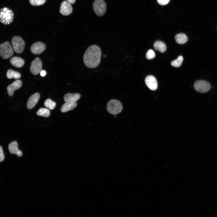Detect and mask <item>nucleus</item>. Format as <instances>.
<instances>
[{"instance_id":"f257e3e1","label":"nucleus","mask_w":217,"mask_h":217,"mask_svg":"<svg viewBox=\"0 0 217 217\" xmlns=\"http://www.w3.org/2000/svg\"><path fill=\"white\" fill-rule=\"evenodd\" d=\"M101 55V50L98 46L96 45L90 46L87 49L84 55V63L88 68H95L100 63Z\"/></svg>"},{"instance_id":"f03ea898","label":"nucleus","mask_w":217,"mask_h":217,"mask_svg":"<svg viewBox=\"0 0 217 217\" xmlns=\"http://www.w3.org/2000/svg\"><path fill=\"white\" fill-rule=\"evenodd\" d=\"M122 105L121 103L116 99H112L107 103V109L111 114L116 115L120 113L122 110Z\"/></svg>"},{"instance_id":"7ed1b4c3","label":"nucleus","mask_w":217,"mask_h":217,"mask_svg":"<svg viewBox=\"0 0 217 217\" xmlns=\"http://www.w3.org/2000/svg\"><path fill=\"white\" fill-rule=\"evenodd\" d=\"M13 13L12 11L7 8L5 7L1 9L0 21L2 24H9L13 21Z\"/></svg>"},{"instance_id":"20e7f679","label":"nucleus","mask_w":217,"mask_h":217,"mask_svg":"<svg viewBox=\"0 0 217 217\" xmlns=\"http://www.w3.org/2000/svg\"><path fill=\"white\" fill-rule=\"evenodd\" d=\"M13 51L10 43L8 41L0 44V56L4 59H7L13 55Z\"/></svg>"},{"instance_id":"39448f33","label":"nucleus","mask_w":217,"mask_h":217,"mask_svg":"<svg viewBox=\"0 0 217 217\" xmlns=\"http://www.w3.org/2000/svg\"><path fill=\"white\" fill-rule=\"evenodd\" d=\"M11 42L14 51L17 54L22 53L24 50L25 43L20 36H15L12 39Z\"/></svg>"},{"instance_id":"423d86ee","label":"nucleus","mask_w":217,"mask_h":217,"mask_svg":"<svg viewBox=\"0 0 217 217\" xmlns=\"http://www.w3.org/2000/svg\"><path fill=\"white\" fill-rule=\"evenodd\" d=\"M93 8L94 11L97 16H102L106 12V3L103 0H95L93 4Z\"/></svg>"},{"instance_id":"0eeeda50","label":"nucleus","mask_w":217,"mask_h":217,"mask_svg":"<svg viewBox=\"0 0 217 217\" xmlns=\"http://www.w3.org/2000/svg\"><path fill=\"white\" fill-rule=\"evenodd\" d=\"M194 87L197 92L204 93L208 92L211 88V85L208 82L203 80H199L194 83Z\"/></svg>"},{"instance_id":"6e6552de","label":"nucleus","mask_w":217,"mask_h":217,"mask_svg":"<svg viewBox=\"0 0 217 217\" xmlns=\"http://www.w3.org/2000/svg\"><path fill=\"white\" fill-rule=\"evenodd\" d=\"M42 67V62L39 58H36L31 63L30 67V72L36 75L40 72Z\"/></svg>"},{"instance_id":"1a4fd4ad","label":"nucleus","mask_w":217,"mask_h":217,"mask_svg":"<svg viewBox=\"0 0 217 217\" xmlns=\"http://www.w3.org/2000/svg\"><path fill=\"white\" fill-rule=\"evenodd\" d=\"M46 45L44 43L38 42L34 43L30 47L31 52L35 55H39L46 49Z\"/></svg>"},{"instance_id":"9d476101","label":"nucleus","mask_w":217,"mask_h":217,"mask_svg":"<svg viewBox=\"0 0 217 217\" xmlns=\"http://www.w3.org/2000/svg\"><path fill=\"white\" fill-rule=\"evenodd\" d=\"M72 7L70 3L68 1H63L61 5L60 12L62 14L65 16L69 15L72 11Z\"/></svg>"},{"instance_id":"9b49d317","label":"nucleus","mask_w":217,"mask_h":217,"mask_svg":"<svg viewBox=\"0 0 217 217\" xmlns=\"http://www.w3.org/2000/svg\"><path fill=\"white\" fill-rule=\"evenodd\" d=\"M145 83L147 86L151 90H155L157 88L158 84L155 78L153 76L149 75L145 79Z\"/></svg>"},{"instance_id":"f8f14e48","label":"nucleus","mask_w":217,"mask_h":217,"mask_svg":"<svg viewBox=\"0 0 217 217\" xmlns=\"http://www.w3.org/2000/svg\"><path fill=\"white\" fill-rule=\"evenodd\" d=\"M22 86V82L20 80L14 81L7 87L8 93V95L11 96L13 95L14 92L20 88Z\"/></svg>"},{"instance_id":"ddd939ff","label":"nucleus","mask_w":217,"mask_h":217,"mask_svg":"<svg viewBox=\"0 0 217 217\" xmlns=\"http://www.w3.org/2000/svg\"><path fill=\"white\" fill-rule=\"evenodd\" d=\"M40 98L39 93H36L31 95L28 99L27 104L28 109H30L35 105Z\"/></svg>"},{"instance_id":"4468645a","label":"nucleus","mask_w":217,"mask_h":217,"mask_svg":"<svg viewBox=\"0 0 217 217\" xmlns=\"http://www.w3.org/2000/svg\"><path fill=\"white\" fill-rule=\"evenodd\" d=\"M8 148L11 153L16 154L19 157L22 156V153L18 149V143L17 141H14L8 145Z\"/></svg>"},{"instance_id":"2eb2a0df","label":"nucleus","mask_w":217,"mask_h":217,"mask_svg":"<svg viewBox=\"0 0 217 217\" xmlns=\"http://www.w3.org/2000/svg\"><path fill=\"white\" fill-rule=\"evenodd\" d=\"M80 97V94L78 93H68L64 95V99L65 102H74L79 100Z\"/></svg>"},{"instance_id":"dca6fc26","label":"nucleus","mask_w":217,"mask_h":217,"mask_svg":"<svg viewBox=\"0 0 217 217\" xmlns=\"http://www.w3.org/2000/svg\"><path fill=\"white\" fill-rule=\"evenodd\" d=\"M10 62L13 66L17 68H20L24 64V61L20 57L15 56L10 59Z\"/></svg>"},{"instance_id":"f3484780","label":"nucleus","mask_w":217,"mask_h":217,"mask_svg":"<svg viewBox=\"0 0 217 217\" xmlns=\"http://www.w3.org/2000/svg\"><path fill=\"white\" fill-rule=\"evenodd\" d=\"M77 105L76 102H67L61 106V111L62 112H65L73 109Z\"/></svg>"},{"instance_id":"a211bd4d","label":"nucleus","mask_w":217,"mask_h":217,"mask_svg":"<svg viewBox=\"0 0 217 217\" xmlns=\"http://www.w3.org/2000/svg\"><path fill=\"white\" fill-rule=\"evenodd\" d=\"M176 42L179 44H184L187 42L188 39L187 36L184 33H179L175 36Z\"/></svg>"},{"instance_id":"6ab92c4d","label":"nucleus","mask_w":217,"mask_h":217,"mask_svg":"<svg viewBox=\"0 0 217 217\" xmlns=\"http://www.w3.org/2000/svg\"><path fill=\"white\" fill-rule=\"evenodd\" d=\"M154 47L156 50H158L162 53L165 52L166 49L165 44L160 41L155 42L154 44Z\"/></svg>"},{"instance_id":"aec40b11","label":"nucleus","mask_w":217,"mask_h":217,"mask_svg":"<svg viewBox=\"0 0 217 217\" xmlns=\"http://www.w3.org/2000/svg\"><path fill=\"white\" fill-rule=\"evenodd\" d=\"M6 76L8 79L14 78L15 79H17L21 77V74L18 72L10 69L7 72Z\"/></svg>"},{"instance_id":"412c9836","label":"nucleus","mask_w":217,"mask_h":217,"mask_svg":"<svg viewBox=\"0 0 217 217\" xmlns=\"http://www.w3.org/2000/svg\"><path fill=\"white\" fill-rule=\"evenodd\" d=\"M50 112L48 109L41 108L37 111L36 115L39 116L48 117L50 116Z\"/></svg>"},{"instance_id":"4be33fe9","label":"nucleus","mask_w":217,"mask_h":217,"mask_svg":"<svg viewBox=\"0 0 217 217\" xmlns=\"http://www.w3.org/2000/svg\"><path fill=\"white\" fill-rule=\"evenodd\" d=\"M44 105L46 107L48 108L49 109L53 110L55 108L56 104L51 99H48L45 101Z\"/></svg>"},{"instance_id":"5701e85b","label":"nucleus","mask_w":217,"mask_h":217,"mask_svg":"<svg viewBox=\"0 0 217 217\" xmlns=\"http://www.w3.org/2000/svg\"><path fill=\"white\" fill-rule=\"evenodd\" d=\"M183 60V57L182 56L180 55L178 56L176 60L172 61L171 63V64L174 67H179L181 65Z\"/></svg>"},{"instance_id":"b1692460","label":"nucleus","mask_w":217,"mask_h":217,"mask_svg":"<svg viewBox=\"0 0 217 217\" xmlns=\"http://www.w3.org/2000/svg\"><path fill=\"white\" fill-rule=\"evenodd\" d=\"M46 0H29L30 3L33 6H38L45 3Z\"/></svg>"},{"instance_id":"393cba45","label":"nucleus","mask_w":217,"mask_h":217,"mask_svg":"<svg viewBox=\"0 0 217 217\" xmlns=\"http://www.w3.org/2000/svg\"><path fill=\"white\" fill-rule=\"evenodd\" d=\"M155 56V53L152 50L150 49L147 52L146 57L148 60H151L154 58Z\"/></svg>"},{"instance_id":"a878e982","label":"nucleus","mask_w":217,"mask_h":217,"mask_svg":"<svg viewBox=\"0 0 217 217\" xmlns=\"http://www.w3.org/2000/svg\"><path fill=\"white\" fill-rule=\"evenodd\" d=\"M158 3L161 5H165L168 3L170 0H157Z\"/></svg>"},{"instance_id":"bb28decb","label":"nucleus","mask_w":217,"mask_h":217,"mask_svg":"<svg viewBox=\"0 0 217 217\" xmlns=\"http://www.w3.org/2000/svg\"><path fill=\"white\" fill-rule=\"evenodd\" d=\"M5 158V156L2 147L0 146V162H2Z\"/></svg>"},{"instance_id":"cd10ccee","label":"nucleus","mask_w":217,"mask_h":217,"mask_svg":"<svg viewBox=\"0 0 217 217\" xmlns=\"http://www.w3.org/2000/svg\"><path fill=\"white\" fill-rule=\"evenodd\" d=\"M40 75L42 77L45 76L46 74V72L44 70H42L40 72Z\"/></svg>"},{"instance_id":"c85d7f7f","label":"nucleus","mask_w":217,"mask_h":217,"mask_svg":"<svg viewBox=\"0 0 217 217\" xmlns=\"http://www.w3.org/2000/svg\"><path fill=\"white\" fill-rule=\"evenodd\" d=\"M70 4H73L75 2L76 0H67Z\"/></svg>"}]
</instances>
